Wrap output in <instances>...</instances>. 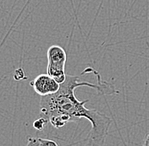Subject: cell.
Instances as JSON below:
<instances>
[{
	"mask_svg": "<svg viewBox=\"0 0 149 146\" xmlns=\"http://www.w3.org/2000/svg\"><path fill=\"white\" fill-rule=\"evenodd\" d=\"M39 138L28 137L26 146H39Z\"/></svg>",
	"mask_w": 149,
	"mask_h": 146,
	"instance_id": "6",
	"label": "cell"
},
{
	"mask_svg": "<svg viewBox=\"0 0 149 146\" xmlns=\"http://www.w3.org/2000/svg\"><path fill=\"white\" fill-rule=\"evenodd\" d=\"M142 146H149V132L144 138V142H143Z\"/></svg>",
	"mask_w": 149,
	"mask_h": 146,
	"instance_id": "8",
	"label": "cell"
},
{
	"mask_svg": "<svg viewBox=\"0 0 149 146\" xmlns=\"http://www.w3.org/2000/svg\"><path fill=\"white\" fill-rule=\"evenodd\" d=\"M66 60L67 54L63 47L53 45L48 48L47 73L59 84H63L66 80L67 74L65 70Z\"/></svg>",
	"mask_w": 149,
	"mask_h": 146,
	"instance_id": "2",
	"label": "cell"
},
{
	"mask_svg": "<svg viewBox=\"0 0 149 146\" xmlns=\"http://www.w3.org/2000/svg\"><path fill=\"white\" fill-rule=\"evenodd\" d=\"M34 91L41 96H46L54 94L60 89V84L51 76L47 74H40L31 82Z\"/></svg>",
	"mask_w": 149,
	"mask_h": 146,
	"instance_id": "3",
	"label": "cell"
},
{
	"mask_svg": "<svg viewBox=\"0 0 149 146\" xmlns=\"http://www.w3.org/2000/svg\"><path fill=\"white\" fill-rule=\"evenodd\" d=\"M93 73L97 79V82L92 83L81 80L80 76L68 75L58 92L46 96H41L40 100V118L49 120L57 116H68L71 122L80 118L87 119L92 128L88 137L86 138V146H104L106 137L109 134V129L112 120L108 116L96 109H88L85 104L89 102V99L80 101L74 95V91L80 86H87L96 90L100 95H113L119 92L110 83L104 81L101 74L93 70Z\"/></svg>",
	"mask_w": 149,
	"mask_h": 146,
	"instance_id": "1",
	"label": "cell"
},
{
	"mask_svg": "<svg viewBox=\"0 0 149 146\" xmlns=\"http://www.w3.org/2000/svg\"><path fill=\"white\" fill-rule=\"evenodd\" d=\"M14 77H15V80H24L25 79V73H24V71L22 70V69H19L17 70H15Z\"/></svg>",
	"mask_w": 149,
	"mask_h": 146,
	"instance_id": "7",
	"label": "cell"
},
{
	"mask_svg": "<svg viewBox=\"0 0 149 146\" xmlns=\"http://www.w3.org/2000/svg\"><path fill=\"white\" fill-rule=\"evenodd\" d=\"M39 146H58V145L55 141L52 139H46V138H39Z\"/></svg>",
	"mask_w": 149,
	"mask_h": 146,
	"instance_id": "5",
	"label": "cell"
},
{
	"mask_svg": "<svg viewBox=\"0 0 149 146\" xmlns=\"http://www.w3.org/2000/svg\"><path fill=\"white\" fill-rule=\"evenodd\" d=\"M47 122H48L47 121L46 119L42 118H39L33 122V127L38 131H42V130H43V128H45V126H46Z\"/></svg>",
	"mask_w": 149,
	"mask_h": 146,
	"instance_id": "4",
	"label": "cell"
}]
</instances>
